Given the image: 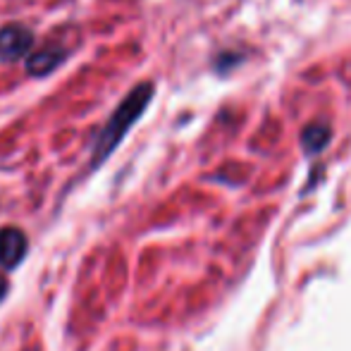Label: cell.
Listing matches in <instances>:
<instances>
[{
    "label": "cell",
    "instance_id": "obj_1",
    "mask_svg": "<svg viewBox=\"0 0 351 351\" xmlns=\"http://www.w3.org/2000/svg\"><path fill=\"white\" fill-rule=\"evenodd\" d=\"M153 98V84L143 82L139 86H134L130 93L125 96V101L115 108V112L110 115V120L106 122L101 132L96 136V143H93L91 151V167H101L103 162L110 158V153L120 146V141L127 136V132L136 125V120L143 115V110L148 108Z\"/></svg>",
    "mask_w": 351,
    "mask_h": 351
},
{
    "label": "cell",
    "instance_id": "obj_3",
    "mask_svg": "<svg viewBox=\"0 0 351 351\" xmlns=\"http://www.w3.org/2000/svg\"><path fill=\"white\" fill-rule=\"evenodd\" d=\"M27 237H24L22 230L17 227H5L0 230V265L8 270H14L22 258L27 256Z\"/></svg>",
    "mask_w": 351,
    "mask_h": 351
},
{
    "label": "cell",
    "instance_id": "obj_2",
    "mask_svg": "<svg viewBox=\"0 0 351 351\" xmlns=\"http://www.w3.org/2000/svg\"><path fill=\"white\" fill-rule=\"evenodd\" d=\"M34 46V32L24 24H5L0 29V62H14Z\"/></svg>",
    "mask_w": 351,
    "mask_h": 351
},
{
    "label": "cell",
    "instance_id": "obj_6",
    "mask_svg": "<svg viewBox=\"0 0 351 351\" xmlns=\"http://www.w3.org/2000/svg\"><path fill=\"white\" fill-rule=\"evenodd\" d=\"M8 294V280L0 275V301H3V296Z\"/></svg>",
    "mask_w": 351,
    "mask_h": 351
},
{
    "label": "cell",
    "instance_id": "obj_4",
    "mask_svg": "<svg viewBox=\"0 0 351 351\" xmlns=\"http://www.w3.org/2000/svg\"><path fill=\"white\" fill-rule=\"evenodd\" d=\"M65 58H67L65 48H60L58 43H48L46 48H41V51H36L34 56H29L27 72L32 74V77H48V74H53L65 62Z\"/></svg>",
    "mask_w": 351,
    "mask_h": 351
},
{
    "label": "cell",
    "instance_id": "obj_5",
    "mask_svg": "<svg viewBox=\"0 0 351 351\" xmlns=\"http://www.w3.org/2000/svg\"><path fill=\"white\" fill-rule=\"evenodd\" d=\"M330 139H332V130H330L328 122H313V125H308L301 132V146H304V151L308 156H315V153L323 151Z\"/></svg>",
    "mask_w": 351,
    "mask_h": 351
}]
</instances>
